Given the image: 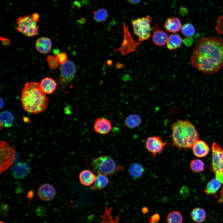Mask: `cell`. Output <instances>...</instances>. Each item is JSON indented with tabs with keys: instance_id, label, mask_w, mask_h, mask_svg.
Segmentation results:
<instances>
[{
	"instance_id": "6da1fadb",
	"label": "cell",
	"mask_w": 223,
	"mask_h": 223,
	"mask_svg": "<svg viewBox=\"0 0 223 223\" xmlns=\"http://www.w3.org/2000/svg\"><path fill=\"white\" fill-rule=\"evenodd\" d=\"M190 60L193 67L200 72L210 75L217 72L223 67V39L201 38L193 49Z\"/></svg>"
},
{
	"instance_id": "7a4b0ae2",
	"label": "cell",
	"mask_w": 223,
	"mask_h": 223,
	"mask_svg": "<svg viewBox=\"0 0 223 223\" xmlns=\"http://www.w3.org/2000/svg\"><path fill=\"white\" fill-rule=\"evenodd\" d=\"M21 93L22 104L26 112L36 114L43 112L47 107L49 100L39 83L33 81L26 83Z\"/></svg>"
},
{
	"instance_id": "3957f363",
	"label": "cell",
	"mask_w": 223,
	"mask_h": 223,
	"mask_svg": "<svg viewBox=\"0 0 223 223\" xmlns=\"http://www.w3.org/2000/svg\"><path fill=\"white\" fill-rule=\"evenodd\" d=\"M172 145L179 149L192 148L199 140L194 125L187 120L178 119L171 125Z\"/></svg>"
},
{
	"instance_id": "277c9868",
	"label": "cell",
	"mask_w": 223,
	"mask_h": 223,
	"mask_svg": "<svg viewBox=\"0 0 223 223\" xmlns=\"http://www.w3.org/2000/svg\"><path fill=\"white\" fill-rule=\"evenodd\" d=\"M93 169L96 173L111 176L117 171L123 168L117 166L115 161L110 157L103 155L95 159L92 164Z\"/></svg>"
},
{
	"instance_id": "5b68a950",
	"label": "cell",
	"mask_w": 223,
	"mask_h": 223,
	"mask_svg": "<svg viewBox=\"0 0 223 223\" xmlns=\"http://www.w3.org/2000/svg\"><path fill=\"white\" fill-rule=\"evenodd\" d=\"M152 19L146 16L133 20L131 23L134 34L139 41L148 40L151 36Z\"/></svg>"
},
{
	"instance_id": "8992f818",
	"label": "cell",
	"mask_w": 223,
	"mask_h": 223,
	"mask_svg": "<svg viewBox=\"0 0 223 223\" xmlns=\"http://www.w3.org/2000/svg\"><path fill=\"white\" fill-rule=\"evenodd\" d=\"M0 173L9 168L12 165L15 157V148L5 141L0 142Z\"/></svg>"
},
{
	"instance_id": "52a82bcc",
	"label": "cell",
	"mask_w": 223,
	"mask_h": 223,
	"mask_svg": "<svg viewBox=\"0 0 223 223\" xmlns=\"http://www.w3.org/2000/svg\"><path fill=\"white\" fill-rule=\"evenodd\" d=\"M37 23L30 15L20 16L16 20V29L26 37L35 36L39 33V27Z\"/></svg>"
},
{
	"instance_id": "ba28073f",
	"label": "cell",
	"mask_w": 223,
	"mask_h": 223,
	"mask_svg": "<svg viewBox=\"0 0 223 223\" xmlns=\"http://www.w3.org/2000/svg\"><path fill=\"white\" fill-rule=\"evenodd\" d=\"M212 167L218 179L223 176V149L219 144L214 142L212 145Z\"/></svg>"
},
{
	"instance_id": "9c48e42d",
	"label": "cell",
	"mask_w": 223,
	"mask_h": 223,
	"mask_svg": "<svg viewBox=\"0 0 223 223\" xmlns=\"http://www.w3.org/2000/svg\"><path fill=\"white\" fill-rule=\"evenodd\" d=\"M124 36L121 46L114 51H119L123 55H125L131 52H134L136 48L141 43L136 42L132 37L128 29V26L125 22L123 24Z\"/></svg>"
},
{
	"instance_id": "30bf717a",
	"label": "cell",
	"mask_w": 223,
	"mask_h": 223,
	"mask_svg": "<svg viewBox=\"0 0 223 223\" xmlns=\"http://www.w3.org/2000/svg\"><path fill=\"white\" fill-rule=\"evenodd\" d=\"M145 144L147 150L154 157L162 152L167 143L164 142L160 136H153L147 139Z\"/></svg>"
},
{
	"instance_id": "8fae6325",
	"label": "cell",
	"mask_w": 223,
	"mask_h": 223,
	"mask_svg": "<svg viewBox=\"0 0 223 223\" xmlns=\"http://www.w3.org/2000/svg\"><path fill=\"white\" fill-rule=\"evenodd\" d=\"M60 76L59 81L62 84H66L71 81L74 78L76 69L74 63L70 60H67L60 67Z\"/></svg>"
},
{
	"instance_id": "7c38bea8",
	"label": "cell",
	"mask_w": 223,
	"mask_h": 223,
	"mask_svg": "<svg viewBox=\"0 0 223 223\" xmlns=\"http://www.w3.org/2000/svg\"><path fill=\"white\" fill-rule=\"evenodd\" d=\"M112 125L110 120L104 117L97 118L95 121L94 129L97 133L105 135L112 130Z\"/></svg>"
},
{
	"instance_id": "4fadbf2b",
	"label": "cell",
	"mask_w": 223,
	"mask_h": 223,
	"mask_svg": "<svg viewBox=\"0 0 223 223\" xmlns=\"http://www.w3.org/2000/svg\"><path fill=\"white\" fill-rule=\"evenodd\" d=\"M37 194L42 200L48 201L54 198L56 195V190L51 185L48 183L44 184L39 187Z\"/></svg>"
},
{
	"instance_id": "5bb4252c",
	"label": "cell",
	"mask_w": 223,
	"mask_h": 223,
	"mask_svg": "<svg viewBox=\"0 0 223 223\" xmlns=\"http://www.w3.org/2000/svg\"><path fill=\"white\" fill-rule=\"evenodd\" d=\"M154 32L152 40L154 43L158 46H162L166 43L168 38V34L160 29L161 27L157 23L153 26Z\"/></svg>"
},
{
	"instance_id": "9a60e30c",
	"label": "cell",
	"mask_w": 223,
	"mask_h": 223,
	"mask_svg": "<svg viewBox=\"0 0 223 223\" xmlns=\"http://www.w3.org/2000/svg\"><path fill=\"white\" fill-rule=\"evenodd\" d=\"M30 167L27 164L18 162L15 164L12 168L13 175L15 178L21 179L27 176L30 172Z\"/></svg>"
},
{
	"instance_id": "2e32d148",
	"label": "cell",
	"mask_w": 223,
	"mask_h": 223,
	"mask_svg": "<svg viewBox=\"0 0 223 223\" xmlns=\"http://www.w3.org/2000/svg\"><path fill=\"white\" fill-rule=\"evenodd\" d=\"M182 26L180 19L177 17L172 16L166 19L164 28L168 32L176 33L179 31Z\"/></svg>"
},
{
	"instance_id": "e0dca14e",
	"label": "cell",
	"mask_w": 223,
	"mask_h": 223,
	"mask_svg": "<svg viewBox=\"0 0 223 223\" xmlns=\"http://www.w3.org/2000/svg\"><path fill=\"white\" fill-rule=\"evenodd\" d=\"M192 148L194 155L198 157L206 156L210 151L207 144L204 141L199 140L195 142Z\"/></svg>"
},
{
	"instance_id": "ac0fdd59",
	"label": "cell",
	"mask_w": 223,
	"mask_h": 223,
	"mask_svg": "<svg viewBox=\"0 0 223 223\" xmlns=\"http://www.w3.org/2000/svg\"><path fill=\"white\" fill-rule=\"evenodd\" d=\"M52 46V42L48 38L43 37L38 38L36 41L35 47L37 50L39 52L46 54L50 50Z\"/></svg>"
},
{
	"instance_id": "d6986e66",
	"label": "cell",
	"mask_w": 223,
	"mask_h": 223,
	"mask_svg": "<svg viewBox=\"0 0 223 223\" xmlns=\"http://www.w3.org/2000/svg\"><path fill=\"white\" fill-rule=\"evenodd\" d=\"M40 85L42 90L44 93L50 94L55 90L57 84L53 79L46 77L42 80Z\"/></svg>"
},
{
	"instance_id": "ffe728a7",
	"label": "cell",
	"mask_w": 223,
	"mask_h": 223,
	"mask_svg": "<svg viewBox=\"0 0 223 223\" xmlns=\"http://www.w3.org/2000/svg\"><path fill=\"white\" fill-rule=\"evenodd\" d=\"M96 177L92 172L87 169L82 171L79 175V179L81 183L86 186L91 185L94 182Z\"/></svg>"
},
{
	"instance_id": "44dd1931",
	"label": "cell",
	"mask_w": 223,
	"mask_h": 223,
	"mask_svg": "<svg viewBox=\"0 0 223 223\" xmlns=\"http://www.w3.org/2000/svg\"><path fill=\"white\" fill-rule=\"evenodd\" d=\"M183 42L181 37L178 34H173L168 37L166 42L167 46L169 50L177 49L181 45Z\"/></svg>"
},
{
	"instance_id": "7402d4cb",
	"label": "cell",
	"mask_w": 223,
	"mask_h": 223,
	"mask_svg": "<svg viewBox=\"0 0 223 223\" xmlns=\"http://www.w3.org/2000/svg\"><path fill=\"white\" fill-rule=\"evenodd\" d=\"M14 118L13 115L8 111L2 112L0 114V129L3 127L8 128L12 126Z\"/></svg>"
},
{
	"instance_id": "603a6c76",
	"label": "cell",
	"mask_w": 223,
	"mask_h": 223,
	"mask_svg": "<svg viewBox=\"0 0 223 223\" xmlns=\"http://www.w3.org/2000/svg\"><path fill=\"white\" fill-rule=\"evenodd\" d=\"M109 180L105 175L98 174L96 177L91 189L100 190L105 188L109 183Z\"/></svg>"
},
{
	"instance_id": "cb8c5ba5",
	"label": "cell",
	"mask_w": 223,
	"mask_h": 223,
	"mask_svg": "<svg viewBox=\"0 0 223 223\" xmlns=\"http://www.w3.org/2000/svg\"><path fill=\"white\" fill-rule=\"evenodd\" d=\"M206 216L205 211L200 208H194L191 212L192 219L197 223H202L205 220Z\"/></svg>"
},
{
	"instance_id": "d4e9b609",
	"label": "cell",
	"mask_w": 223,
	"mask_h": 223,
	"mask_svg": "<svg viewBox=\"0 0 223 223\" xmlns=\"http://www.w3.org/2000/svg\"><path fill=\"white\" fill-rule=\"evenodd\" d=\"M129 173L130 176L133 179L140 178L143 175L144 169L142 166L138 164H131L129 168Z\"/></svg>"
},
{
	"instance_id": "484cf974",
	"label": "cell",
	"mask_w": 223,
	"mask_h": 223,
	"mask_svg": "<svg viewBox=\"0 0 223 223\" xmlns=\"http://www.w3.org/2000/svg\"><path fill=\"white\" fill-rule=\"evenodd\" d=\"M221 186V182L216 178H213L207 184L204 192L208 195L214 194L217 192Z\"/></svg>"
},
{
	"instance_id": "4316f807",
	"label": "cell",
	"mask_w": 223,
	"mask_h": 223,
	"mask_svg": "<svg viewBox=\"0 0 223 223\" xmlns=\"http://www.w3.org/2000/svg\"><path fill=\"white\" fill-rule=\"evenodd\" d=\"M125 122L126 126L129 128H134L140 125L141 122L140 117L137 115L131 114L126 118Z\"/></svg>"
},
{
	"instance_id": "83f0119b",
	"label": "cell",
	"mask_w": 223,
	"mask_h": 223,
	"mask_svg": "<svg viewBox=\"0 0 223 223\" xmlns=\"http://www.w3.org/2000/svg\"><path fill=\"white\" fill-rule=\"evenodd\" d=\"M112 208H108L107 207L103 215L101 216L100 223H119L120 213L115 219H113L111 215Z\"/></svg>"
},
{
	"instance_id": "f1b7e54d",
	"label": "cell",
	"mask_w": 223,
	"mask_h": 223,
	"mask_svg": "<svg viewBox=\"0 0 223 223\" xmlns=\"http://www.w3.org/2000/svg\"><path fill=\"white\" fill-rule=\"evenodd\" d=\"M93 18L97 22L102 23L105 21L108 16V13L106 9L100 8L94 12Z\"/></svg>"
},
{
	"instance_id": "f546056e",
	"label": "cell",
	"mask_w": 223,
	"mask_h": 223,
	"mask_svg": "<svg viewBox=\"0 0 223 223\" xmlns=\"http://www.w3.org/2000/svg\"><path fill=\"white\" fill-rule=\"evenodd\" d=\"M167 223H182L183 218L181 213L177 211H173L168 214Z\"/></svg>"
},
{
	"instance_id": "4dcf8cb0",
	"label": "cell",
	"mask_w": 223,
	"mask_h": 223,
	"mask_svg": "<svg viewBox=\"0 0 223 223\" xmlns=\"http://www.w3.org/2000/svg\"><path fill=\"white\" fill-rule=\"evenodd\" d=\"M204 164L201 160L195 159L192 160L190 164L191 170L195 173H199L204 170Z\"/></svg>"
},
{
	"instance_id": "1f68e13d",
	"label": "cell",
	"mask_w": 223,
	"mask_h": 223,
	"mask_svg": "<svg viewBox=\"0 0 223 223\" xmlns=\"http://www.w3.org/2000/svg\"><path fill=\"white\" fill-rule=\"evenodd\" d=\"M181 31L184 36L187 37H191L195 33V29L191 24L187 23L182 26Z\"/></svg>"
},
{
	"instance_id": "d6a6232c",
	"label": "cell",
	"mask_w": 223,
	"mask_h": 223,
	"mask_svg": "<svg viewBox=\"0 0 223 223\" xmlns=\"http://www.w3.org/2000/svg\"><path fill=\"white\" fill-rule=\"evenodd\" d=\"M46 60L50 68L52 69L57 68L59 65V62L56 58L53 56L49 55L47 56Z\"/></svg>"
},
{
	"instance_id": "836d02e7",
	"label": "cell",
	"mask_w": 223,
	"mask_h": 223,
	"mask_svg": "<svg viewBox=\"0 0 223 223\" xmlns=\"http://www.w3.org/2000/svg\"><path fill=\"white\" fill-rule=\"evenodd\" d=\"M215 28L219 34L223 35V15L218 18Z\"/></svg>"
},
{
	"instance_id": "e575fe53",
	"label": "cell",
	"mask_w": 223,
	"mask_h": 223,
	"mask_svg": "<svg viewBox=\"0 0 223 223\" xmlns=\"http://www.w3.org/2000/svg\"><path fill=\"white\" fill-rule=\"evenodd\" d=\"M57 60L61 65L65 63L67 60V54L63 52H59L55 55Z\"/></svg>"
},
{
	"instance_id": "d590c367",
	"label": "cell",
	"mask_w": 223,
	"mask_h": 223,
	"mask_svg": "<svg viewBox=\"0 0 223 223\" xmlns=\"http://www.w3.org/2000/svg\"><path fill=\"white\" fill-rule=\"evenodd\" d=\"M9 208L8 205L2 204L1 207V212L4 215H6L7 214L9 211Z\"/></svg>"
},
{
	"instance_id": "8d00e7d4",
	"label": "cell",
	"mask_w": 223,
	"mask_h": 223,
	"mask_svg": "<svg viewBox=\"0 0 223 223\" xmlns=\"http://www.w3.org/2000/svg\"><path fill=\"white\" fill-rule=\"evenodd\" d=\"M160 216L158 213H156L152 216L149 219L150 223H156L160 219Z\"/></svg>"
},
{
	"instance_id": "74e56055",
	"label": "cell",
	"mask_w": 223,
	"mask_h": 223,
	"mask_svg": "<svg viewBox=\"0 0 223 223\" xmlns=\"http://www.w3.org/2000/svg\"><path fill=\"white\" fill-rule=\"evenodd\" d=\"M45 211V208L42 206L38 207L36 209V212L39 216H42L44 213Z\"/></svg>"
},
{
	"instance_id": "f35d334b",
	"label": "cell",
	"mask_w": 223,
	"mask_h": 223,
	"mask_svg": "<svg viewBox=\"0 0 223 223\" xmlns=\"http://www.w3.org/2000/svg\"><path fill=\"white\" fill-rule=\"evenodd\" d=\"M183 41L186 45L188 46L192 44L193 42V39L190 37H187L185 38Z\"/></svg>"
},
{
	"instance_id": "ab89813d",
	"label": "cell",
	"mask_w": 223,
	"mask_h": 223,
	"mask_svg": "<svg viewBox=\"0 0 223 223\" xmlns=\"http://www.w3.org/2000/svg\"><path fill=\"white\" fill-rule=\"evenodd\" d=\"M2 39L1 38V40L2 41V43L5 45H8L10 44V41L8 39L2 37Z\"/></svg>"
},
{
	"instance_id": "60d3db41",
	"label": "cell",
	"mask_w": 223,
	"mask_h": 223,
	"mask_svg": "<svg viewBox=\"0 0 223 223\" xmlns=\"http://www.w3.org/2000/svg\"><path fill=\"white\" fill-rule=\"evenodd\" d=\"M32 16L33 19L37 22L39 17V15L37 13H34L32 14Z\"/></svg>"
},
{
	"instance_id": "b9f144b4",
	"label": "cell",
	"mask_w": 223,
	"mask_h": 223,
	"mask_svg": "<svg viewBox=\"0 0 223 223\" xmlns=\"http://www.w3.org/2000/svg\"><path fill=\"white\" fill-rule=\"evenodd\" d=\"M220 198L218 200L219 203L223 202V184L220 193Z\"/></svg>"
},
{
	"instance_id": "7bdbcfd3",
	"label": "cell",
	"mask_w": 223,
	"mask_h": 223,
	"mask_svg": "<svg viewBox=\"0 0 223 223\" xmlns=\"http://www.w3.org/2000/svg\"><path fill=\"white\" fill-rule=\"evenodd\" d=\"M33 191L32 190H30L27 195V198L29 199H32L33 196Z\"/></svg>"
},
{
	"instance_id": "ee69618b",
	"label": "cell",
	"mask_w": 223,
	"mask_h": 223,
	"mask_svg": "<svg viewBox=\"0 0 223 223\" xmlns=\"http://www.w3.org/2000/svg\"><path fill=\"white\" fill-rule=\"evenodd\" d=\"M128 1L132 4H137L141 0H128Z\"/></svg>"
},
{
	"instance_id": "f6af8a7d",
	"label": "cell",
	"mask_w": 223,
	"mask_h": 223,
	"mask_svg": "<svg viewBox=\"0 0 223 223\" xmlns=\"http://www.w3.org/2000/svg\"><path fill=\"white\" fill-rule=\"evenodd\" d=\"M142 212L144 214H146L148 212V208L146 207H144L142 209Z\"/></svg>"
},
{
	"instance_id": "bcb514c9",
	"label": "cell",
	"mask_w": 223,
	"mask_h": 223,
	"mask_svg": "<svg viewBox=\"0 0 223 223\" xmlns=\"http://www.w3.org/2000/svg\"><path fill=\"white\" fill-rule=\"evenodd\" d=\"M124 65L121 63H117L116 64V67L118 69H120L123 67Z\"/></svg>"
},
{
	"instance_id": "7dc6e473",
	"label": "cell",
	"mask_w": 223,
	"mask_h": 223,
	"mask_svg": "<svg viewBox=\"0 0 223 223\" xmlns=\"http://www.w3.org/2000/svg\"><path fill=\"white\" fill-rule=\"evenodd\" d=\"M4 105V101L1 98L0 99V107L1 108H2V107H3Z\"/></svg>"
},
{
	"instance_id": "c3c4849f",
	"label": "cell",
	"mask_w": 223,
	"mask_h": 223,
	"mask_svg": "<svg viewBox=\"0 0 223 223\" xmlns=\"http://www.w3.org/2000/svg\"><path fill=\"white\" fill-rule=\"evenodd\" d=\"M0 223H5L3 221H0Z\"/></svg>"
}]
</instances>
